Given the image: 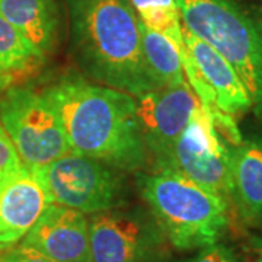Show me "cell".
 <instances>
[{
    "instance_id": "18",
    "label": "cell",
    "mask_w": 262,
    "mask_h": 262,
    "mask_svg": "<svg viewBox=\"0 0 262 262\" xmlns=\"http://www.w3.org/2000/svg\"><path fill=\"white\" fill-rule=\"evenodd\" d=\"M22 160L0 122V177H9L22 168Z\"/></svg>"
},
{
    "instance_id": "1",
    "label": "cell",
    "mask_w": 262,
    "mask_h": 262,
    "mask_svg": "<svg viewBox=\"0 0 262 262\" xmlns=\"http://www.w3.org/2000/svg\"><path fill=\"white\" fill-rule=\"evenodd\" d=\"M42 94L60 115L73 153L122 172L146 166L150 151L134 96L75 73L63 75Z\"/></svg>"
},
{
    "instance_id": "5",
    "label": "cell",
    "mask_w": 262,
    "mask_h": 262,
    "mask_svg": "<svg viewBox=\"0 0 262 262\" xmlns=\"http://www.w3.org/2000/svg\"><path fill=\"white\" fill-rule=\"evenodd\" d=\"M32 170L46 189L50 204L69 207L84 214L115 210L127 198L122 170L79 153L69 151Z\"/></svg>"
},
{
    "instance_id": "17",
    "label": "cell",
    "mask_w": 262,
    "mask_h": 262,
    "mask_svg": "<svg viewBox=\"0 0 262 262\" xmlns=\"http://www.w3.org/2000/svg\"><path fill=\"white\" fill-rule=\"evenodd\" d=\"M41 61L18 29L0 13V83L31 72Z\"/></svg>"
},
{
    "instance_id": "7",
    "label": "cell",
    "mask_w": 262,
    "mask_h": 262,
    "mask_svg": "<svg viewBox=\"0 0 262 262\" xmlns=\"http://www.w3.org/2000/svg\"><path fill=\"white\" fill-rule=\"evenodd\" d=\"M230 147L201 106L158 168L175 170L230 204Z\"/></svg>"
},
{
    "instance_id": "2",
    "label": "cell",
    "mask_w": 262,
    "mask_h": 262,
    "mask_svg": "<svg viewBox=\"0 0 262 262\" xmlns=\"http://www.w3.org/2000/svg\"><path fill=\"white\" fill-rule=\"evenodd\" d=\"M73 56L89 80L139 95L158 89L130 0H66Z\"/></svg>"
},
{
    "instance_id": "3",
    "label": "cell",
    "mask_w": 262,
    "mask_h": 262,
    "mask_svg": "<svg viewBox=\"0 0 262 262\" xmlns=\"http://www.w3.org/2000/svg\"><path fill=\"white\" fill-rule=\"evenodd\" d=\"M137 187L155 220L177 249L217 244L229 227V201L175 170L140 173Z\"/></svg>"
},
{
    "instance_id": "13",
    "label": "cell",
    "mask_w": 262,
    "mask_h": 262,
    "mask_svg": "<svg viewBox=\"0 0 262 262\" xmlns=\"http://www.w3.org/2000/svg\"><path fill=\"white\" fill-rule=\"evenodd\" d=\"M230 203L246 223L262 226V139L230 147Z\"/></svg>"
},
{
    "instance_id": "14",
    "label": "cell",
    "mask_w": 262,
    "mask_h": 262,
    "mask_svg": "<svg viewBox=\"0 0 262 262\" xmlns=\"http://www.w3.org/2000/svg\"><path fill=\"white\" fill-rule=\"evenodd\" d=\"M0 13L42 60L58 46L61 15L57 0H0Z\"/></svg>"
},
{
    "instance_id": "12",
    "label": "cell",
    "mask_w": 262,
    "mask_h": 262,
    "mask_svg": "<svg viewBox=\"0 0 262 262\" xmlns=\"http://www.w3.org/2000/svg\"><path fill=\"white\" fill-rule=\"evenodd\" d=\"M182 34L198 72L214 94L219 110L233 118L252 111L251 96L233 66L219 51L208 46L206 41L188 31L184 25Z\"/></svg>"
},
{
    "instance_id": "8",
    "label": "cell",
    "mask_w": 262,
    "mask_h": 262,
    "mask_svg": "<svg viewBox=\"0 0 262 262\" xmlns=\"http://www.w3.org/2000/svg\"><path fill=\"white\" fill-rule=\"evenodd\" d=\"M136 103L146 146L158 165L204 106L188 82L144 92L136 96Z\"/></svg>"
},
{
    "instance_id": "10",
    "label": "cell",
    "mask_w": 262,
    "mask_h": 262,
    "mask_svg": "<svg viewBox=\"0 0 262 262\" xmlns=\"http://www.w3.org/2000/svg\"><path fill=\"white\" fill-rule=\"evenodd\" d=\"M19 244L58 262H91L89 220L69 207L50 204Z\"/></svg>"
},
{
    "instance_id": "4",
    "label": "cell",
    "mask_w": 262,
    "mask_h": 262,
    "mask_svg": "<svg viewBox=\"0 0 262 262\" xmlns=\"http://www.w3.org/2000/svg\"><path fill=\"white\" fill-rule=\"evenodd\" d=\"M182 25L233 66L262 121V18L241 0H177Z\"/></svg>"
},
{
    "instance_id": "15",
    "label": "cell",
    "mask_w": 262,
    "mask_h": 262,
    "mask_svg": "<svg viewBox=\"0 0 262 262\" xmlns=\"http://www.w3.org/2000/svg\"><path fill=\"white\" fill-rule=\"evenodd\" d=\"M140 29L144 60L156 84L162 88L187 83L182 60L175 44L165 35L147 28L141 20Z\"/></svg>"
},
{
    "instance_id": "6",
    "label": "cell",
    "mask_w": 262,
    "mask_h": 262,
    "mask_svg": "<svg viewBox=\"0 0 262 262\" xmlns=\"http://www.w3.org/2000/svg\"><path fill=\"white\" fill-rule=\"evenodd\" d=\"M0 122L28 168L46 166L72 151L60 115L42 92L8 89L0 99Z\"/></svg>"
},
{
    "instance_id": "20",
    "label": "cell",
    "mask_w": 262,
    "mask_h": 262,
    "mask_svg": "<svg viewBox=\"0 0 262 262\" xmlns=\"http://www.w3.org/2000/svg\"><path fill=\"white\" fill-rule=\"evenodd\" d=\"M0 262H58L35 249L18 244L0 251Z\"/></svg>"
},
{
    "instance_id": "23",
    "label": "cell",
    "mask_w": 262,
    "mask_h": 262,
    "mask_svg": "<svg viewBox=\"0 0 262 262\" xmlns=\"http://www.w3.org/2000/svg\"><path fill=\"white\" fill-rule=\"evenodd\" d=\"M256 262H262V256H259V258H258V261Z\"/></svg>"
},
{
    "instance_id": "22",
    "label": "cell",
    "mask_w": 262,
    "mask_h": 262,
    "mask_svg": "<svg viewBox=\"0 0 262 262\" xmlns=\"http://www.w3.org/2000/svg\"><path fill=\"white\" fill-rule=\"evenodd\" d=\"M13 175V173H12ZM10 177V175H9ZM9 177H0V191H2V188H3V185H5V182H6V179L9 178Z\"/></svg>"
},
{
    "instance_id": "21",
    "label": "cell",
    "mask_w": 262,
    "mask_h": 262,
    "mask_svg": "<svg viewBox=\"0 0 262 262\" xmlns=\"http://www.w3.org/2000/svg\"><path fill=\"white\" fill-rule=\"evenodd\" d=\"M251 245L252 248L259 253V256H262V237L261 236H252L251 237Z\"/></svg>"
},
{
    "instance_id": "16",
    "label": "cell",
    "mask_w": 262,
    "mask_h": 262,
    "mask_svg": "<svg viewBox=\"0 0 262 262\" xmlns=\"http://www.w3.org/2000/svg\"><path fill=\"white\" fill-rule=\"evenodd\" d=\"M141 22L156 32L169 38L179 54H187L182 34V19L177 0H130ZM181 56V57H182Z\"/></svg>"
},
{
    "instance_id": "11",
    "label": "cell",
    "mask_w": 262,
    "mask_h": 262,
    "mask_svg": "<svg viewBox=\"0 0 262 262\" xmlns=\"http://www.w3.org/2000/svg\"><path fill=\"white\" fill-rule=\"evenodd\" d=\"M48 206L47 192L35 172L22 165L0 191V251L18 245Z\"/></svg>"
},
{
    "instance_id": "9",
    "label": "cell",
    "mask_w": 262,
    "mask_h": 262,
    "mask_svg": "<svg viewBox=\"0 0 262 262\" xmlns=\"http://www.w3.org/2000/svg\"><path fill=\"white\" fill-rule=\"evenodd\" d=\"M155 232L141 217L117 210L89 220L91 262H149Z\"/></svg>"
},
{
    "instance_id": "19",
    "label": "cell",
    "mask_w": 262,
    "mask_h": 262,
    "mask_svg": "<svg viewBox=\"0 0 262 262\" xmlns=\"http://www.w3.org/2000/svg\"><path fill=\"white\" fill-rule=\"evenodd\" d=\"M185 262H241L237 255L230 246L225 244L208 245L201 248L198 253H195L192 258H189Z\"/></svg>"
}]
</instances>
